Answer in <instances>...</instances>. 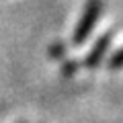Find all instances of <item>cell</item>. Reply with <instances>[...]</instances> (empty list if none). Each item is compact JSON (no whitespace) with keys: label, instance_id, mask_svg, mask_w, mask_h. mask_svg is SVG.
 <instances>
[{"label":"cell","instance_id":"obj_2","mask_svg":"<svg viewBox=\"0 0 123 123\" xmlns=\"http://www.w3.org/2000/svg\"><path fill=\"white\" fill-rule=\"evenodd\" d=\"M113 29L105 31L101 37H98L97 41H94V45H92V49H88V53L84 55V60L80 62V66H84L86 70H94V68L101 66V62L105 60L107 51L111 49V43H113Z\"/></svg>","mask_w":123,"mask_h":123},{"label":"cell","instance_id":"obj_3","mask_svg":"<svg viewBox=\"0 0 123 123\" xmlns=\"http://www.w3.org/2000/svg\"><path fill=\"white\" fill-rule=\"evenodd\" d=\"M107 68H109L111 72H119V70H123V45L109 57V64H107Z\"/></svg>","mask_w":123,"mask_h":123},{"label":"cell","instance_id":"obj_4","mask_svg":"<svg viewBox=\"0 0 123 123\" xmlns=\"http://www.w3.org/2000/svg\"><path fill=\"white\" fill-rule=\"evenodd\" d=\"M68 53V47L64 41H55V43L49 45V57H53V60H64Z\"/></svg>","mask_w":123,"mask_h":123},{"label":"cell","instance_id":"obj_6","mask_svg":"<svg viewBox=\"0 0 123 123\" xmlns=\"http://www.w3.org/2000/svg\"><path fill=\"white\" fill-rule=\"evenodd\" d=\"M18 123H27V121H18Z\"/></svg>","mask_w":123,"mask_h":123},{"label":"cell","instance_id":"obj_1","mask_svg":"<svg viewBox=\"0 0 123 123\" xmlns=\"http://www.w3.org/2000/svg\"><path fill=\"white\" fill-rule=\"evenodd\" d=\"M103 12H105V0H86L82 12H80V18L74 27V33H72V45L80 47L86 43L94 27L98 25Z\"/></svg>","mask_w":123,"mask_h":123},{"label":"cell","instance_id":"obj_5","mask_svg":"<svg viewBox=\"0 0 123 123\" xmlns=\"http://www.w3.org/2000/svg\"><path fill=\"white\" fill-rule=\"evenodd\" d=\"M80 68H82V66H80L78 60H64L60 70H62V74H64V76H74Z\"/></svg>","mask_w":123,"mask_h":123}]
</instances>
